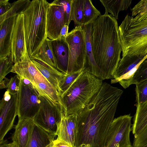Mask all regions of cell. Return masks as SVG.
Masks as SVG:
<instances>
[{
	"instance_id": "cell-1",
	"label": "cell",
	"mask_w": 147,
	"mask_h": 147,
	"mask_svg": "<svg viewBox=\"0 0 147 147\" xmlns=\"http://www.w3.org/2000/svg\"><path fill=\"white\" fill-rule=\"evenodd\" d=\"M123 90L103 82L78 116L74 147H104Z\"/></svg>"
},
{
	"instance_id": "cell-2",
	"label": "cell",
	"mask_w": 147,
	"mask_h": 147,
	"mask_svg": "<svg viewBox=\"0 0 147 147\" xmlns=\"http://www.w3.org/2000/svg\"><path fill=\"white\" fill-rule=\"evenodd\" d=\"M91 41L102 80L113 79L122 50L117 22L111 14L105 13L92 23Z\"/></svg>"
},
{
	"instance_id": "cell-3",
	"label": "cell",
	"mask_w": 147,
	"mask_h": 147,
	"mask_svg": "<svg viewBox=\"0 0 147 147\" xmlns=\"http://www.w3.org/2000/svg\"><path fill=\"white\" fill-rule=\"evenodd\" d=\"M102 80L85 71L60 96L65 115H79L100 89Z\"/></svg>"
},
{
	"instance_id": "cell-4",
	"label": "cell",
	"mask_w": 147,
	"mask_h": 147,
	"mask_svg": "<svg viewBox=\"0 0 147 147\" xmlns=\"http://www.w3.org/2000/svg\"><path fill=\"white\" fill-rule=\"evenodd\" d=\"M49 3L45 0H33L24 12L26 48L30 58L38 51L47 36L46 16Z\"/></svg>"
},
{
	"instance_id": "cell-5",
	"label": "cell",
	"mask_w": 147,
	"mask_h": 147,
	"mask_svg": "<svg viewBox=\"0 0 147 147\" xmlns=\"http://www.w3.org/2000/svg\"><path fill=\"white\" fill-rule=\"evenodd\" d=\"M119 30L122 57L147 54V20L135 22L127 14Z\"/></svg>"
},
{
	"instance_id": "cell-6",
	"label": "cell",
	"mask_w": 147,
	"mask_h": 147,
	"mask_svg": "<svg viewBox=\"0 0 147 147\" xmlns=\"http://www.w3.org/2000/svg\"><path fill=\"white\" fill-rule=\"evenodd\" d=\"M65 40L69 48V59L66 74L85 69L86 49L82 27L76 26L68 33Z\"/></svg>"
},
{
	"instance_id": "cell-7",
	"label": "cell",
	"mask_w": 147,
	"mask_h": 147,
	"mask_svg": "<svg viewBox=\"0 0 147 147\" xmlns=\"http://www.w3.org/2000/svg\"><path fill=\"white\" fill-rule=\"evenodd\" d=\"M18 96V120L33 119L40 106V95L28 80L20 79Z\"/></svg>"
},
{
	"instance_id": "cell-8",
	"label": "cell",
	"mask_w": 147,
	"mask_h": 147,
	"mask_svg": "<svg viewBox=\"0 0 147 147\" xmlns=\"http://www.w3.org/2000/svg\"><path fill=\"white\" fill-rule=\"evenodd\" d=\"M39 98V108L33 121L35 125L49 133L56 136L62 108L60 105L53 102L44 96L40 95Z\"/></svg>"
},
{
	"instance_id": "cell-9",
	"label": "cell",
	"mask_w": 147,
	"mask_h": 147,
	"mask_svg": "<svg viewBox=\"0 0 147 147\" xmlns=\"http://www.w3.org/2000/svg\"><path fill=\"white\" fill-rule=\"evenodd\" d=\"M132 118L129 114L113 120L108 130L104 147H132L130 140Z\"/></svg>"
},
{
	"instance_id": "cell-10",
	"label": "cell",
	"mask_w": 147,
	"mask_h": 147,
	"mask_svg": "<svg viewBox=\"0 0 147 147\" xmlns=\"http://www.w3.org/2000/svg\"><path fill=\"white\" fill-rule=\"evenodd\" d=\"M9 58L14 64L30 60L26 48L24 12L18 15L14 25Z\"/></svg>"
},
{
	"instance_id": "cell-11",
	"label": "cell",
	"mask_w": 147,
	"mask_h": 147,
	"mask_svg": "<svg viewBox=\"0 0 147 147\" xmlns=\"http://www.w3.org/2000/svg\"><path fill=\"white\" fill-rule=\"evenodd\" d=\"M17 94L12 95L6 91L0 103V143L12 128L18 115Z\"/></svg>"
},
{
	"instance_id": "cell-12",
	"label": "cell",
	"mask_w": 147,
	"mask_h": 147,
	"mask_svg": "<svg viewBox=\"0 0 147 147\" xmlns=\"http://www.w3.org/2000/svg\"><path fill=\"white\" fill-rule=\"evenodd\" d=\"M66 24L63 6L59 0L49 3L46 13V28L47 38L51 40L57 39L63 27Z\"/></svg>"
},
{
	"instance_id": "cell-13",
	"label": "cell",
	"mask_w": 147,
	"mask_h": 147,
	"mask_svg": "<svg viewBox=\"0 0 147 147\" xmlns=\"http://www.w3.org/2000/svg\"><path fill=\"white\" fill-rule=\"evenodd\" d=\"M78 116L76 114L65 115L62 110L56 133V139L65 142L71 147H74Z\"/></svg>"
},
{
	"instance_id": "cell-14",
	"label": "cell",
	"mask_w": 147,
	"mask_h": 147,
	"mask_svg": "<svg viewBox=\"0 0 147 147\" xmlns=\"http://www.w3.org/2000/svg\"><path fill=\"white\" fill-rule=\"evenodd\" d=\"M35 123L33 119L18 120L12 137L19 147H29Z\"/></svg>"
},
{
	"instance_id": "cell-15",
	"label": "cell",
	"mask_w": 147,
	"mask_h": 147,
	"mask_svg": "<svg viewBox=\"0 0 147 147\" xmlns=\"http://www.w3.org/2000/svg\"><path fill=\"white\" fill-rule=\"evenodd\" d=\"M51 47L57 65V69L66 74L69 59V48L65 39L51 40Z\"/></svg>"
},
{
	"instance_id": "cell-16",
	"label": "cell",
	"mask_w": 147,
	"mask_h": 147,
	"mask_svg": "<svg viewBox=\"0 0 147 147\" xmlns=\"http://www.w3.org/2000/svg\"><path fill=\"white\" fill-rule=\"evenodd\" d=\"M18 16L8 18L0 24V58L11 54L12 34Z\"/></svg>"
},
{
	"instance_id": "cell-17",
	"label": "cell",
	"mask_w": 147,
	"mask_h": 147,
	"mask_svg": "<svg viewBox=\"0 0 147 147\" xmlns=\"http://www.w3.org/2000/svg\"><path fill=\"white\" fill-rule=\"evenodd\" d=\"M11 72L16 74L20 78L26 79L31 83L37 80L48 82L31 60L13 64Z\"/></svg>"
},
{
	"instance_id": "cell-18",
	"label": "cell",
	"mask_w": 147,
	"mask_h": 147,
	"mask_svg": "<svg viewBox=\"0 0 147 147\" xmlns=\"http://www.w3.org/2000/svg\"><path fill=\"white\" fill-rule=\"evenodd\" d=\"M30 60L42 75L57 90L60 94V85L66 74L40 61L34 59Z\"/></svg>"
},
{
	"instance_id": "cell-19",
	"label": "cell",
	"mask_w": 147,
	"mask_h": 147,
	"mask_svg": "<svg viewBox=\"0 0 147 147\" xmlns=\"http://www.w3.org/2000/svg\"><path fill=\"white\" fill-rule=\"evenodd\" d=\"M147 58L146 55H126L121 59L117 68L114 78L111 81V84L115 82L123 75L139 66Z\"/></svg>"
},
{
	"instance_id": "cell-20",
	"label": "cell",
	"mask_w": 147,
	"mask_h": 147,
	"mask_svg": "<svg viewBox=\"0 0 147 147\" xmlns=\"http://www.w3.org/2000/svg\"><path fill=\"white\" fill-rule=\"evenodd\" d=\"M92 23L82 26L85 36L86 59L85 69L86 71L98 78L102 80L101 71L96 64L93 56L91 41Z\"/></svg>"
},
{
	"instance_id": "cell-21",
	"label": "cell",
	"mask_w": 147,
	"mask_h": 147,
	"mask_svg": "<svg viewBox=\"0 0 147 147\" xmlns=\"http://www.w3.org/2000/svg\"><path fill=\"white\" fill-rule=\"evenodd\" d=\"M55 136L35 124L29 147H53Z\"/></svg>"
},
{
	"instance_id": "cell-22",
	"label": "cell",
	"mask_w": 147,
	"mask_h": 147,
	"mask_svg": "<svg viewBox=\"0 0 147 147\" xmlns=\"http://www.w3.org/2000/svg\"><path fill=\"white\" fill-rule=\"evenodd\" d=\"M31 83L40 95L46 98L53 102L60 105L62 108L59 92L48 82L38 80Z\"/></svg>"
},
{
	"instance_id": "cell-23",
	"label": "cell",
	"mask_w": 147,
	"mask_h": 147,
	"mask_svg": "<svg viewBox=\"0 0 147 147\" xmlns=\"http://www.w3.org/2000/svg\"><path fill=\"white\" fill-rule=\"evenodd\" d=\"M30 59L40 61L57 69L56 60L51 47V40L48 38L44 40L37 53Z\"/></svg>"
},
{
	"instance_id": "cell-24",
	"label": "cell",
	"mask_w": 147,
	"mask_h": 147,
	"mask_svg": "<svg viewBox=\"0 0 147 147\" xmlns=\"http://www.w3.org/2000/svg\"><path fill=\"white\" fill-rule=\"evenodd\" d=\"M135 105L136 112L131 127L134 137L140 133L147 125V100L141 105Z\"/></svg>"
},
{
	"instance_id": "cell-25",
	"label": "cell",
	"mask_w": 147,
	"mask_h": 147,
	"mask_svg": "<svg viewBox=\"0 0 147 147\" xmlns=\"http://www.w3.org/2000/svg\"><path fill=\"white\" fill-rule=\"evenodd\" d=\"M104 7L105 12L110 13L116 20L118 19L119 12L127 10L130 6L132 0H100Z\"/></svg>"
},
{
	"instance_id": "cell-26",
	"label": "cell",
	"mask_w": 147,
	"mask_h": 147,
	"mask_svg": "<svg viewBox=\"0 0 147 147\" xmlns=\"http://www.w3.org/2000/svg\"><path fill=\"white\" fill-rule=\"evenodd\" d=\"M82 26L92 23L101 15L100 11L93 5L90 0H84Z\"/></svg>"
},
{
	"instance_id": "cell-27",
	"label": "cell",
	"mask_w": 147,
	"mask_h": 147,
	"mask_svg": "<svg viewBox=\"0 0 147 147\" xmlns=\"http://www.w3.org/2000/svg\"><path fill=\"white\" fill-rule=\"evenodd\" d=\"M31 2L29 0H19L13 2L11 4V7L7 12L0 16V24L8 18L23 13Z\"/></svg>"
},
{
	"instance_id": "cell-28",
	"label": "cell",
	"mask_w": 147,
	"mask_h": 147,
	"mask_svg": "<svg viewBox=\"0 0 147 147\" xmlns=\"http://www.w3.org/2000/svg\"><path fill=\"white\" fill-rule=\"evenodd\" d=\"M84 0H72L70 21H74L76 26L82 27Z\"/></svg>"
},
{
	"instance_id": "cell-29",
	"label": "cell",
	"mask_w": 147,
	"mask_h": 147,
	"mask_svg": "<svg viewBox=\"0 0 147 147\" xmlns=\"http://www.w3.org/2000/svg\"><path fill=\"white\" fill-rule=\"evenodd\" d=\"M132 20L135 22L147 20V0H142L131 9Z\"/></svg>"
},
{
	"instance_id": "cell-30",
	"label": "cell",
	"mask_w": 147,
	"mask_h": 147,
	"mask_svg": "<svg viewBox=\"0 0 147 147\" xmlns=\"http://www.w3.org/2000/svg\"><path fill=\"white\" fill-rule=\"evenodd\" d=\"M135 105H140L147 100V79L136 84Z\"/></svg>"
},
{
	"instance_id": "cell-31",
	"label": "cell",
	"mask_w": 147,
	"mask_h": 147,
	"mask_svg": "<svg viewBox=\"0 0 147 147\" xmlns=\"http://www.w3.org/2000/svg\"><path fill=\"white\" fill-rule=\"evenodd\" d=\"M86 70L84 69L71 74H66L60 85V96L71 86L76 80Z\"/></svg>"
},
{
	"instance_id": "cell-32",
	"label": "cell",
	"mask_w": 147,
	"mask_h": 147,
	"mask_svg": "<svg viewBox=\"0 0 147 147\" xmlns=\"http://www.w3.org/2000/svg\"><path fill=\"white\" fill-rule=\"evenodd\" d=\"M145 60L139 65L133 78L132 84H136L147 79V61Z\"/></svg>"
},
{
	"instance_id": "cell-33",
	"label": "cell",
	"mask_w": 147,
	"mask_h": 147,
	"mask_svg": "<svg viewBox=\"0 0 147 147\" xmlns=\"http://www.w3.org/2000/svg\"><path fill=\"white\" fill-rule=\"evenodd\" d=\"M13 64L9 56L0 58V81L3 80L8 74L11 72Z\"/></svg>"
},
{
	"instance_id": "cell-34",
	"label": "cell",
	"mask_w": 147,
	"mask_h": 147,
	"mask_svg": "<svg viewBox=\"0 0 147 147\" xmlns=\"http://www.w3.org/2000/svg\"><path fill=\"white\" fill-rule=\"evenodd\" d=\"M21 78L16 74L8 79L6 85L7 91L11 94H17L19 89Z\"/></svg>"
},
{
	"instance_id": "cell-35",
	"label": "cell",
	"mask_w": 147,
	"mask_h": 147,
	"mask_svg": "<svg viewBox=\"0 0 147 147\" xmlns=\"http://www.w3.org/2000/svg\"><path fill=\"white\" fill-rule=\"evenodd\" d=\"M133 143L137 147L141 146L147 144V125L140 133L134 137Z\"/></svg>"
},
{
	"instance_id": "cell-36",
	"label": "cell",
	"mask_w": 147,
	"mask_h": 147,
	"mask_svg": "<svg viewBox=\"0 0 147 147\" xmlns=\"http://www.w3.org/2000/svg\"><path fill=\"white\" fill-rule=\"evenodd\" d=\"M72 0H59L64 6L66 20V24L69 26L70 22V17Z\"/></svg>"
},
{
	"instance_id": "cell-37",
	"label": "cell",
	"mask_w": 147,
	"mask_h": 147,
	"mask_svg": "<svg viewBox=\"0 0 147 147\" xmlns=\"http://www.w3.org/2000/svg\"><path fill=\"white\" fill-rule=\"evenodd\" d=\"M8 0H0V14L1 16L7 12L11 7Z\"/></svg>"
},
{
	"instance_id": "cell-38",
	"label": "cell",
	"mask_w": 147,
	"mask_h": 147,
	"mask_svg": "<svg viewBox=\"0 0 147 147\" xmlns=\"http://www.w3.org/2000/svg\"><path fill=\"white\" fill-rule=\"evenodd\" d=\"M53 147H71L65 142L57 139L55 140L53 142Z\"/></svg>"
},
{
	"instance_id": "cell-39",
	"label": "cell",
	"mask_w": 147,
	"mask_h": 147,
	"mask_svg": "<svg viewBox=\"0 0 147 147\" xmlns=\"http://www.w3.org/2000/svg\"><path fill=\"white\" fill-rule=\"evenodd\" d=\"M69 26L66 24L61 29L60 35L58 38L65 39L68 33Z\"/></svg>"
},
{
	"instance_id": "cell-40",
	"label": "cell",
	"mask_w": 147,
	"mask_h": 147,
	"mask_svg": "<svg viewBox=\"0 0 147 147\" xmlns=\"http://www.w3.org/2000/svg\"><path fill=\"white\" fill-rule=\"evenodd\" d=\"M8 79L5 78L4 79L0 81V88L1 89L6 88V85Z\"/></svg>"
},
{
	"instance_id": "cell-41",
	"label": "cell",
	"mask_w": 147,
	"mask_h": 147,
	"mask_svg": "<svg viewBox=\"0 0 147 147\" xmlns=\"http://www.w3.org/2000/svg\"><path fill=\"white\" fill-rule=\"evenodd\" d=\"M7 147H19L17 143L15 141H13L12 143L8 144Z\"/></svg>"
},
{
	"instance_id": "cell-42",
	"label": "cell",
	"mask_w": 147,
	"mask_h": 147,
	"mask_svg": "<svg viewBox=\"0 0 147 147\" xmlns=\"http://www.w3.org/2000/svg\"><path fill=\"white\" fill-rule=\"evenodd\" d=\"M7 140H3L0 143V147H7L8 143Z\"/></svg>"
},
{
	"instance_id": "cell-43",
	"label": "cell",
	"mask_w": 147,
	"mask_h": 147,
	"mask_svg": "<svg viewBox=\"0 0 147 147\" xmlns=\"http://www.w3.org/2000/svg\"><path fill=\"white\" fill-rule=\"evenodd\" d=\"M140 147H147V144H146Z\"/></svg>"
},
{
	"instance_id": "cell-44",
	"label": "cell",
	"mask_w": 147,
	"mask_h": 147,
	"mask_svg": "<svg viewBox=\"0 0 147 147\" xmlns=\"http://www.w3.org/2000/svg\"><path fill=\"white\" fill-rule=\"evenodd\" d=\"M146 60L147 61V58H146Z\"/></svg>"
}]
</instances>
